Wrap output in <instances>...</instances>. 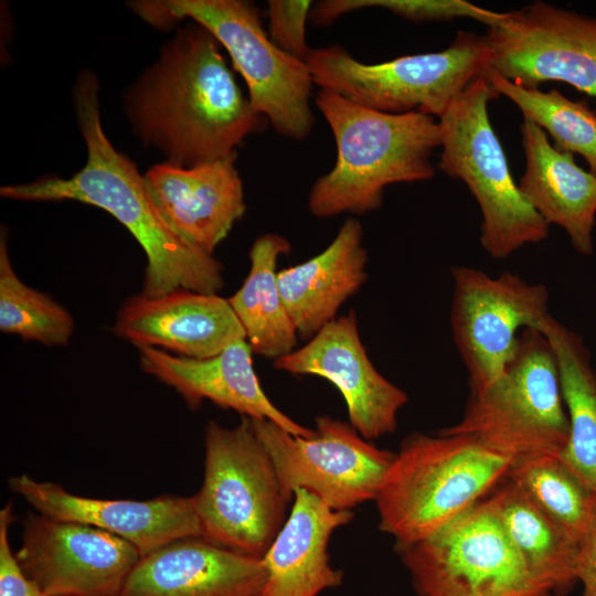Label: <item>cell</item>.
<instances>
[{
  "label": "cell",
  "mask_w": 596,
  "mask_h": 596,
  "mask_svg": "<svg viewBox=\"0 0 596 596\" xmlns=\"http://www.w3.org/2000/svg\"><path fill=\"white\" fill-rule=\"evenodd\" d=\"M266 575L263 558L187 536L141 556L118 596H259Z\"/></svg>",
  "instance_id": "20"
},
{
  "label": "cell",
  "mask_w": 596,
  "mask_h": 596,
  "mask_svg": "<svg viewBox=\"0 0 596 596\" xmlns=\"http://www.w3.org/2000/svg\"><path fill=\"white\" fill-rule=\"evenodd\" d=\"M395 551L419 596H552L533 576L488 497L434 534Z\"/></svg>",
  "instance_id": "10"
},
{
  "label": "cell",
  "mask_w": 596,
  "mask_h": 596,
  "mask_svg": "<svg viewBox=\"0 0 596 596\" xmlns=\"http://www.w3.org/2000/svg\"><path fill=\"white\" fill-rule=\"evenodd\" d=\"M313 100L337 147L332 169L310 189L308 209L313 216L363 215L382 205L387 185L435 175L430 156L441 141L435 117L374 110L326 89Z\"/></svg>",
  "instance_id": "3"
},
{
  "label": "cell",
  "mask_w": 596,
  "mask_h": 596,
  "mask_svg": "<svg viewBox=\"0 0 596 596\" xmlns=\"http://www.w3.org/2000/svg\"><path fill=\"white\" fill-rule=\"evenodd\" d=\"M135 10L164 25L190 19L225 49L243 76L255 110L274 130L292 140L306 139L315 124L313 79L305 61L281 51L264 30L254 4L243 0L138 1Z\"/></svg>",
  "instance_id": "5"
},
{
  "label": "cell",
  "mask_w": 596,
  "mask_h": 596,
  "mask_svg": "<svg viewBox=\"0 0 596 596\" xmlns=\"http://www.w3.org/2000/svg\"><path fill=\"white\" fill-rule=\"evenodd\" d=\"M525 170L519 189L549 224L562 227L582 255L594 251L596 175L585 171L570 152L550 143L546 132L532 120L521 124Z\"/></svg>",
  "instance_id": "23"
},
{
  "label": "cell",
  "mask_w": 596,
  "mask_h": 596,
  "mask_svg": "<svg viewBox=\"0 0 596 596\" xmlns=\"http://www.w3.org/2000/svg\"><path fill=\"white\" fill-rule=\"evenodd\" d=\"M114 332L138 349L151 347L175 355L206 359L246 339L228 299L177 289L158 297L142 294L120 307Z\"/></svg>",
  "instance_id": "17"
},
{
  "label": "cell",
  "mask_w": 596,
  "mask_h": 596,
  "mask_svg": "<svg viewBox=\"0 0 596 596\" xmlns=\"http://www.w3.org/2000/svg\"><path fill=\"white\" fill-rule=\"evenodd\" d=\"M554 351L570 433L561 460L596 491V372L583 339L552 316L540 330Z\"/></svg>",
  "instance_id": "26"
},
{
  "label": "cell",
  "mask_w": 596,
  "mask_h": 596,
  "mask_svg": "<svg viewBox=\"0 0 596 596\" xmlns=\"http://www.w3.org/2000/svg\"><path fill=\"white\" fill-rule=\"evenodd\" d=\"M312 6L309 0H270L267 3L269 39L285 53L305 62L311 51L306 28Z\"/></svg>",
  "instance_id": "31"
},
{
  "label": "cell",
  "mask_w": 596,
  "mask_h": 596,
  "mask_svg": "<svg viewBox=\"0 0 596 596\" xmlns=\"http://www.w3.org/2000/svg\"><path fill=\"white\" fill-rule=\"evenodd\" d=\"M514 459L465 435H408L375 499L379 528L407 544L448 525L486 499Z\"/></svg>",
  "instance_id": "4"
},
{
  "label": "cell",
  "mask_w": 596,
  "mask_h": 596,
  "mask_svg": "<svg viewBox=\"0 0 596 596\" xmlns=\"http://www.w3.org/2000/svg\"><path fill=\"white\" fill-rule=\"evenodd\" d=\"M499 95L515 104L523 118L547 132L560 151L581 155L596 175V114L584 102H575L553 88H528L491 70L486 73Z\"/></svg>",
  "instance_id": "28"
},
{
  "label": "cell",
  "mask_w": 596,
  "mask_h": 596,
  "mask_svg": "<svg viewBox=\"0 0 596 596\" xmlns=\"http://www.w3.org/2000/svg\"><path fill=\"white\" fill-rule=\"evenodd\" d=\"M366 265L362 224L348 217L321 253L278 270L279 292L299 338L310 340L336 319L365 283Z\"/></svg>",
  "instance_id": "22"
},
{
  "label": "cell",
  "mask_w": 596,
  "mask_h": 596,
  "mask_svg": "<svg viewBox=\"0 0 596 596\" xmlns=\"http://www.w3.org/2000/svg\"><path fill=\"white\" fill-rule=\"evenodd\" d=\"M578 582L583 586L582 596H596V533L590 544L581 552Z\"/></svg>",
  "instance_id": "33"
},
{
  "label": "cell",
  "mask_w": 596,
  "mask_h": 596,
  "mask_svg": "<svg viewBox=\"0 0 596 596\" xmlns=\"http://www.w3.org/2000/svg\"><path fill=\"white\" fill-rule=\"evenodd\" d=\"M204 478L192 496L203 538L237 553L263 558L287 520L274 464L251 419L235 427L214 421L204 433Z\"/></svg>",
  "instance_id": "7"
},
{
  "label": "cell",
  "mask_w": 596,
  "mask_h": 596,
  "mask_svg": "<svg viewBox=\"0 0 596 596\" xmlns=\"http://www.w3.org/2000/svg\"><path fill=\"white\" fill-rule=\"evenodd\" d=\"M216 39L192 22L178 31L129 94L139 136L169 162L194 167L236 153L262 127Z\"/></svg>",
  "instance_id": "1"
},
{
  "label": "cell",
  "mask_w": 596,
  "mask_h": 596,
  "mask_svg": "<svg viewBox=\"0 0 596 596\" xmlns=\"http://www.w3.org/2000/svg\"><path fill=\"white\" fill-rule=\"evenodd\" d=\"M235 161L236 153L194 167L167 161L153 166L143 175L168 226L209 254H213L246 210Z\"/></svg>",
  "instance_id": "18"
},
{
  "label": "cell",
  "mask_w": 596,
  "mask_h": 596,
  "mask_svg": "<svg viewBox=\"0 0 596 596\" xmlns=\"http://www.w3.org/2000/svg\"><path fill=\"white\" fill-rule=\"evenodd\" d=\"M485 35L458 31L443 51L363 63L343 46L311 49L313 83L361 106L390 114L419 111L440 118L453 100L489 70Z\"/></svg>",
  "instance_id": "8"
},
{
  "label": "cell",
  "mask_w": 596,
  "mask_h": 596,
  "mask_svg": "<svg viewBox=\"0 0 596 596\" xmlns=\"http://www.w3.org/2000/svg\"><path fill=\"white\" fill-rule=\"evenodd\" d=\"M439 432L469 436L514 460L558 457L570 422L547 338L536 329H524L504 372L487 389L470 392L460 421Z\"/></svg>",
  "instance_id": "9"
},
{
  "label": "cell",
  "mask_w": 596,
  "mask_h": 596,
  "mask_svg": "<svg viewBox=\"0 0 596 596\" xmlns=\"http://www.w3.org/2000/svg\"><path fill=\"white\" fill-rule=\"evenodd\" d=\"M290 251L279 234L258 236L249 249V272L240 289L228 298L253 354L279 359L297 349L298 333L283 302L277 263Z\"/></svg>",
  "instance_id": "25"
},
{
  "label": "cell",
  "mask_w": 596,
  "mask_h": 596,
  "mask_svg": "<svg viewBox=\"0 0 596 596\" xmlns=\"http://www.w3.org/2000/svg\"><path fill=\"white\" fill-rule=\"evenodd\" d=\"M13 520V505L8 502L0 510V596H49L24 574L11 550L9 529Z\"/></svg>",
  "instance_id": "32"
},
{
  "label": "cell",
  "mask_w": 596,
  "mask_h": 596,
  "mask_svg": "<svg viewBox=\"0 0 596 596\" xmlns=\"http://www.w3.org/2000/svg\"><path fill=\"white\" fill-rule=\"evenodd\" d=\"M498 96L485 74L453 100L438 120V168L468 187L482 216L481 246L501 259L526 244L544 241L550 225L521 193L490 123L488 105Z\"/></svg>",
  "instance_id": "6"
},
{
  "label": "cell",
  "mask_w": 596,
  "mask_h": 596,
  "mask_svg": "<svg viewBox=\"0 0 596 596\" xmlns=\"http://www.w3.org/2000/svg\"><path fill=\"white\" fill-rule=\"evenodd\" d=\"M246 339L236 341L216 355L193 359L162 349L139 348L142 371L173 387L190 408L204 400L249 418L267 419L295 436L311 437L305 427L277 408L264 392Z\"/></svg>",
  "instance_id": "19"
},
{
  "label": "cell",
  "mask_w": 596,
  "mask_h": 596,
  "mask_svg": "<svg viewBox=\"0 0 596 596\" xmlns=\"http://www.w3.org/2000/svg\"><path fill=\"white\" fill-rule=\"evenodd\" d=\"M15 553L24 574L49 596H118L141 557L105 530L29 512Z\"/></svg>",
  "instance_id": "14"
},
{
  "label": "cell",
  "mask_w": 596,
  "mask_h": 596,
  "mask_svg": "<svg viewBox=\"0 0 596 596\" xmlns=\"http://www.w3.org/2000/svg\"><path fill=\"white\" fill-rule=\"evenodd\" d=\"M74 105L87 149L84 167L67 179L45 177L4 185L0 194L21 201H77L108 212L146 254L141 291L145 296L158 297L177 289L204 294L221 290L222 264L168 226L148 192L145 177L108 140L102 126L98 83L93 74L78 76Z\"/></svg>",
  "instance_id": "2"
},
{
  "label": "cell",
  "mask_w": 596,
  "mask_h": 596,
  "mask_svg": "<svg viewBox=\"0 0 596 596\" xmlns=\"http://www.w3.org/2000/svg\"><path fill=\"white\" fill-rule=\"evenodd\" d=\"M249 419L290 500L305 489L334 510L352 511L375 501L395 456L329 415L316 418L311 437L291 435L267 419Z\"/></svg>",
  "instance_id": "11"
},
{
  "label": "cell",
  "mask_w": 596,
  "mask_h": 596,
  "mask_svg": "<svg viewBox=\"0 0 596 596\" xmlns=\"http://www.w3.org/2000/svg\"><path fill=\"white\" fill-rule=\"evenodd\" d=\"M9 487L38 512L105 530L131 543L141 556L182 538L203 536L192 497L95 499L28 475L12 476Z\"/></svg>",
  "instance_id": "16"
},
{
  "label": "cell",
  "mask_w": 596,
  "mask_h": 596,
  "mask_svg": "<svg viewBox=\"0 0 596 596\" xmlns=\"http://www.w3.org/2000/svg\"><path fill=\"white\" fill-rule=\"evenodd\" d=\"M353 519L313 493L297 489L288 518L263 556L267 575L259 596H318L342 583V572L330 564L332 533Z\"/></svg>",
  "instance_id": "21"
},
{
  "label": "cell",
  "mask_w": 596,
  "mask_h": 596,
  "mask_svg": "<svg viewBox=\"0 0 596 596\" xmlns=\"http://www.w3.org/2000/svg\"><path fill=\"white\" fill-rule=\"evenodd\" d=\"M488 499L533 576L552 596L570 593L578 583L575 541L508 477Z\"/></svg>",
  "instance_id": "24"
},
{
  "label": "cell",
  "mask_w": 596,
  "mask_h": 596,
  "mask_svg": "<svg viewBox=\"0 0 596 596\" xmlns=\"http://www.w3.org/2000/svg\"><path fill=\"white\" fill-rule=\"evenodd\" d=\"M0 330L45 345H66L74 331V319L63 306L18 277L3 235L0 242Z\"/></svg>",
  "instance_id": "29"
},
{
  "label": "cell",
  "mask_w": 596,
  "mask_h": 596,
  "mask_svg": "<svg viewBox=\"0 0 596 596\" xmlns=\"http://www.w3.org/2000/svg\"><path fill=\"white\" fill-rule=\"evenodd\" d=\"M279 371L316 375L331 382L343 396L349 423L368 440L392 434L407 394L382 375L362 343L353 310L336 318L305 345L274 360Z\"/></svg>",
  "instance_id": "15"
},
{
  "label": "cell",
  "mask_w": 596,
  "mask_h": 596,
  "mask_svg": "<svg viewBox=\"0 0 596 596\" xmlns=\"http://www.w3.org/2000/svg\"><path fill=\"white\" fill-rule=\"evenodd\" d=\"M365 8L386 9L414 22L470 18L488 28L504 18V12H494L465 0H324L312 6L310 22L320 26L328 25L343 14Z\"/></svg>",
  "instance_id": "30"
},
{
  "label": "cell",
  "mask_w": 596,
  "mask_h": 596,
  "mask_svg": "<svg viewBox=\"0 0 596 596\" xmlns=\"http://www.w3.org/2000/svg\"><path fill=\"white\" fill-rule=\"evenodd\" d=\"M489 70L528 88L547 81L596 98V19L534 1L488 28Z\"/></svg>",
  "instance_id": "13"
},
{
  "label": "cell",
  "mask_w": 596,
  "mask_h": 596,
  "mask_svg": "<svg viewBox=\"0 0 596 596\" xmlns=\"http://www.w3.org/2000/svg\"><path fill=\"white\" fill-rule=\"evenodd\" d=\"M451 276L454 341L469 375L470 392H479L504 372L520 333L528 328L540 330L549 319V290L511 272L491 277L457 266Z\"/></svg>",
  "instance_id": "12"
},
{
  "label": "cell",
  "mask_w": 596,
  "mask_h": 596,
  "mask_svg": "<svg viewBox=\"0 0 596 596\" xmlns=\"http://www.w3.org/2000/svg\"><path fill=\"white\" fill-rule=\"evenodd\" d=\"M508 479L520 487L579 546L596 533V491L557 456L514 460Z\"/></svg>",
  "instance_id": "27"
}]
</instances>
